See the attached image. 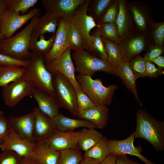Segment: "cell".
<instances>
[{
  "mask_svg": "<svg viewBox=\"0 0 164 164\" xmlns=\"http://www.w3.org/2000/svg\"><path fill=\"white\" fill-rule=\"evenodd\" d=\"M41 13L32 18L28 24L16 35L4 39L0 43V53L20 60H29L32 54L29 49L31 36Z\"/></svg>",
  "mask_w": 164,
  "mask_h": 164,
  "instance_id": "6da1fadb",
  "label": "cell"
},
{
  "mask_svg": "<svg viewBox=\"0 0 164 164\" xmlns=\"http://www.w3.org/2000/svg\"><path fill=\"white\" fill-rule=\"evenodd\" d=\"M135 138H142L149 142L158 151L164 149V121L156 119L142 109L136 113Z\"/></svg>",
  "mask_w": 164,
  "mask_h": 164,
  "instance_id": "7a4b0ae2",
  "label": "cell"
},
{
  "mask_svg": "<svg viewBox=\"0 0 164 164\" xmlns=\"http://www.w3.org/2000/svg\"><path fill=\"white\" fill-rule=\"evenodd\" d=\"M76 78L82 91L96 106H108L111 103L118 86L114 84L104 86L101 79L92 78L91 76L78 74Z\"/></svg>",
  "mask_w": 164,
  "mask_h": 164,
  "instance_id": "3957f363",
  "label": "cell"
},
{
  "mask_svg": "<svg viewBox=\"0 0 164 164\" xmlns=\"http://www.w3.org/2000/svg\"><path fill=\"white\" fill-rule=\"evenodd\" d=\"M72 57L75 71L80 75L91 77L101 71L117 76L116 69L108 61L86 50L74 51Z\"/></svg>",
  "mask_w": 164,
  "mask_h": 164,
  "instance_id": "277c9868",
  "label": "cell"
},
{
  "mask_svg": "<svg viewBox=\"0 0 164 164\" xmlns=\"http://www.w3.org/2000/svg\"><path fill=\"white\" fill-rule=\"evenodd\" d=\"M24 75L35 88L55 97L52 74L47 69L44 58L32 53Z\"/></svg>",
  "mask_w": 164,
  "mask_h": 164,
  "instance_id": "5b68a950",
  "label": "cell"
},
{
  "mask_svg": "<svg viewBox=\"0 0 164 164\" xmlns=\"http://www.w3.org/2000/svg\"><path fill=\"white\" fill-rule=\"evenodd\" d=\"M56 98L60 108L67 110L77 116L79 112L77 94L73 86L64 76L58 72L51 73Z\"/></svg>",
  "mask_w": 164,
  "mask_h": 164,
  "instance_id": "8992f818",
  "label": "cell"
},
{
  "mask_svg": "<svg viewBox=\"0 0 164 164\" xmlns=\"http://www.w3.org/2000/svg\"><path fill=\"white\" fill-rule=\"evenodd\" d=\"M89 1L86 0L80 6L70 20L81 36L84 49L89 52L91 47V31L94 28L100 26V25L97 24L93 18L87 14Z\"/></svg>",
  "mask_w": 164,
  "mask_h": 164,
  "instance_id": "52a82bcc",
  "label": "cell"
},
{
  "mask_svg": "<svg viewBox=\"0 0 164 164\" xmlns=\"http://www.w3.org/2000/svg\"><path fill=\"white\" fill-rule=\"evenodd\" d=\"M40 12V9L34 8L26 14L21 15L6 8L0 14L1 31L5 38L12 37L19 29Z\"/></svg>",
  "mask_w": 164,
  "mask_h": 164,
  "instance_id": "ba28073f",
  "label": "cell"
},
{
  "mask_svg": "<svg viewBox=\"0 0 164 164\" xmlns=\"http://www.w3.org/2000/svg\"><path fill=\"white\" fill-rule=\"evenodd\" d=\"M35 89L30 80L23 75L16 80L2 87V96L5 104L12 107L24 97L32 96Z\"/></svg>",
  "mask_w": 164,
  "mask_h": 164,
  "instance_id": "9c48e42d",
  "label": "cell"
},
{
  "mask_svg": "<svg viewBox=\"0 0 164 164\" xmlns=\"http://www.w3.org/2000/svg\"><path fill=\"white\" fill-rule=\"evenodd\" d=\"M71 50L68 48L60 57L46 65L50 73L58 72L66 77L71 83L77 93L82 89L75 75Z\"/></svg>",
  "mask_w": 164,
  "mask_h": 164,
  "instance_id": "30bf717a",
  "label": "cell"
},
{
  "mask_svg": "<svg viewBox=\"0 0 164 164\" xmlns=\"http://www.w3.org/2000/svg\"><path fill=\"white\" fill-rule=\"evenodd\" d=\"M70 25V20L60 18L53 46L45 57L46 64L59 58L69 48L68 34Z\"/></svg>",
  "mask_w": 164,
  "mask_h": 164,
  "instance_id": "8fae6325",
  "label": "cell"
},
{
  "mask_svg": "<svg viewBox=\"0 0 164 164\" xmlns=\"http://www.w3.org/2000/svg\"><path fill=\"white\" fill-rule=\"evenodd\" d=\"M36 144V142L23 139L10 129L0 143V149L3 151H12L22 157H26L32 156Z\"/></svg>",
  "mask_w": 164,
  "mask_h": 164,
  "instance_id": "7c38bea8",
  "label": "cell"
},
{
  "mask_svg": "<svg viewBox=\"0 0 164 164\" xmlns=\"http://www.w3.org/2000/svg\"><path fill=\"white\" fill-rule=\"evenodd\" d=\"M135 138L134 132L123 140L107 139L106 143L110 154L116 156L127 154L135 156L139 158L145 164H155L141 154L142 150L141 148L135 146L134 141Z\"/></svg>",
  "mask_w": 164,
  "mask_h": 164,
  "instance_id": "4fadbf2b",
  "label": "cell"
},
{
  "mask_svg": "<svg viewBox=\"0 0 164 164\" xmlns=\"http://www.w3.org/2000/svg\"><path fill=\"white\" fill-rule=\"evenodd\" d=\"M86 0H43L46 12L70 20L78 8Z\"/></svg>",
  "mask_w": 164,
  "mask_h": 164,
  "instance_id": "5bb4252c",
  "label": "cell"
},
{
  "mask_svg": "<svg viewBox=\"0 0 164 164\" xmlns=\"http://www.w3.org/2000/svg\"><path fill=\"white\" fill-rule=\"evenodd\" d=\"M79 134L80 131L63 132L56 129L50 137L43 142L46 143L56 151L79 149L78 145Z\"/></svg>",
  "mask_w": 164,
  "mask_h": 164,
  "instance_id": "9a60e30c",
  "label": "cell"
},
{
  "mask_svg": "<svg viewBox=\"0 0 164 164\" xmlns=\"http://www.w3.org/2000/svg\"><path fill=\"white\" fill-rule=\"evenodd\" d=\"M10 129L21 138L33 141L35 113L30 112L19 117L9 116L8 119Z\"/></svg>",
  "mask_w": 164,
  "mask_h": 164,
  "instance_id": "2e32d148",
  "label": "cell"
},
{
  "mask_svg": "<svg viewBox=\"0 0 164 164\" xmlns=\"http://www.w3.org/2000/svg\"><path fill=\"white\" fill-rule=\"evenodd\" d=\"M35 113L33 141L43 142L50 137L56 130L52 118L40 111L38 108L33 109Z\"/></svg>",
  "mask_w": 164,
  "mask_h": 164,
  "instance_id": "e0dca14e",
  "label": "cell"
},
{
  "mask_svg": "<svg viewBox=\"0 0 164 164\" xmlns=\"http://www.w3.org/2000/svg\"><path fill=\"white\" fill-rule=\"evenodd\" d=\"M109 110L105 106H95L89 109L79 111L77 117L93 124L96 128L103 129L108 123Z\"/></svg>",
  "mask_w": 164,
  "mask_h": 164,
  "instance_id": "ac0fdd59",
  "label": "cell"
},
{
  "mask_svg": "<svg viewBox=\"0 0 164 164\" xmlns=\"http://www.w3.org/2000/svg\"><path fill=\"white\" fill-rule=\"evenodd\" d=\"M32 96L36 100L39 109L50 118L59 113L60 107L54 97L36 88Z\"/></svg>",
  "mask_w": 164,
  "mask_h": 164,
  "instance_id": "d6986e66",
  "label": "cell"
},
{
  "mask_svg": "<svg viewBox=\"0 0 164 164\" xmlns=\"http://www.w3.org/2000/svg\"><path fill=\"white\" fill-rule=\"evenodd\" d=\"M61 17L46 12L40 17L38 22L32 32L31 38L37 39L40 35L46 33H56Z\"/></svg>",
  "mask_w": 164,
  "mask_h": 164,
  "instance_id": "ffe728a7",
  "label": "cell"
},
{
  "mask_svg": "<svg viewBox=\"0 0 164 164\" xmlns=\"http://www.w3.org/2000/svg\"><path fill=\"white\" fill-rule=\"evenodd\" d=\"M52 119L56 129L62 132H72L79 128H96L93 124L86 120L71 118L60 113Z\"/></svg>",
  "mask_w": 164,
  "mask_h": 164,
  "instance_id": "44dd1931",
  "label": "cell"
},
{
  "mask_svg": "<svg viewBox=\"0 0 164 164\" xmlns=\"http://www.w3.org/2000/svg\"><path fill=\"white\" fill-rule=\"evenodd\" d=\"M120 44L123 60L129 61L132 58L143 51L145 47V41L143 36H137L124 39Z\"/></svg>",
  "mask_w": 164,
  "mask_h": 164,
  "instance_id": "7402d4cb",
  "label": "cell"
},
{
  "mask_svg": "<svg viewBox=\"0 0 164 164\" xmlns=\"http://www.w3.org/2000/svg\"><path fill=\"white\" fill-rule=\"evenodd\" d=\"M32 155L38 164H57L60 151L51 149L44 142H36Z\"/></svg>",
  "mask_w": 164,
  "mask_h": 164,
  "instance_id": "603a6c76",
  "label": "cell"
},
{
  "mask_svg": "<svg viewBox=\"0 0 164 164\" xmlns=\"http://www.w3.org/2000/svg\"><path fill=\"white\" fill-rule=\"evenodd\" d=\"M117 76L121 79L124 85L134 95L136 99L141 106L136 84V80L130 67L129 61L123 60L116 68Z\"/></svg>",
  "mask_w": 164,
  "mask_h": 164,
  "instance_id": "cb8c5ba5",
  "label": "cell"
},
{
  "mask_svg": "<svg viewBox=\"0 0 164 164\" xmlns=\"http://www.w3.org/2000/svg\"><path fill=\"white\" fill-rule=\"evenodd\" d=\"M118 2V10L116 23L119 37L122 41L126 39L130 32L131 22L125 2L119 0Z\"/></svg>",
  "mask_w": 164,
  "mask_h": 164,
  "instance_id": "d4e9b609",
  "label": "cell"
},
{
  "mask_svg": "<svg viewBox=\"0 0 164 164\" xmlns=\"http://www.w3.org/2000/svg\"><path fill=\"white\" fill-rule=\"evenodd\" d=\"M103 136L94 128H84L80 131L78 145L84 152L99 142Z\"/></svg>",
  "mask_w": 164,
  "mask_h": 164,
  "instance_id": "484cf974",
  "label": "cell"
},
{
  "mask_svg": "<svg viewBox=\"0 0 164 164\" xmlns=\"http://www.w3.org/2000/svg\"><path fill=\"white\" fill-rule=\"evenodd\" d=\"M25 69L16 65L0 66V86H6L24 75Z\"/></svg>",
  "mask_w": 164,
  "mask_h": 164,
  "instance_id": "4316f807",
  "label": "cell"
},
{
  "mask_svg": "<svg viewBox=\"0 0 164 164\" xmlns=\"http://www.w3.org/2000/svg\"><path fill=\"white\" fill-rule=\"evenodd\" d=\"M55 36L56 33L53 34L48 39H46L44 35H40L39 39L31 38L29 50L45 58L53 46Z\"/></svg>",
  "mask_w": 164,
  "mask_h": 164,
  "instance_id": "83f0119b",
  "label": "cell"
},
{
  "mask_svg": "<svg viewBox=\"0 0 164 164\" xmlns=\"http://www.w3.org/2000/svg\"><path fill=\"white\" fill-rule=\"evenodd\" d=\"M106 138L103 136L97 144L85 152L84 157L92 158L100 162L104 160L110 153L106 143Z\"/></svg>",
  "mask_w": 164,
  "mask_h": 164,
  "instance_id": "f1b7e54d",
  "label": "cell"
},
{
  "mask_svg": "<svg viewBox=\"0 0 164 164\" xmlns=\"http://www.w3.org/2000/svg\"><path fill=\"white\" fill-rule=\"evenodd\" d=\"M108 61L115 68L123 61L122 52L120 45L102 37Z\"/></svg>",
  "mask_w": 164,
  "mask_h": 164,
  "instance_id": "f546056e",
  "label": "cell"
},
{
  "mask_svg": "<svg viewBox=\"0 0 164 164\" xmlns=\"http://www.w3.org/2000/svg\"><path fill=\"white\" fill-rule=\"evenodd\" d=\"M91 47L90 53L106 61L108 60L102 37L98 29L90 33Z\"/></svg>",
  "mask_w": 164,
  "mask_h": 164,
  "instance_id": "4dcf8cb0",
  "label": "cell"
},
{
  "mask_svg": "<svg viewBox=\"0 0 164 164\" xmlns=\"http://www.w3.org/2000/svg\"><path fill=\"white\" fill-rule=\"evenodd\" d=\"M112 2L111 0H90L87 14L95 22L98 21Z\"/></svg>",
  "mask_w": 164,
  "mask_h": 164,
  "instance_id": "1f68e13d",
  "label": "cell"
},
{
  "mask_svg": "<svg viewBox=\"0 0 164 164\" xmlns=\"http://www.w3.org/2000/svg\"><path fill=\"white\" fill-rule=\"evenodd\" d=\"M99 29L102 37L120 45L121 41L119 37L116 22L100 24Z\"/></svg>",
  "mask_w": 164,
  "mask_h": 164,
  "instance_id": "d6a6232c",
  "label": "cell"
},
{
  "mask_svg": "<svg viewBox=\"0 0 164 164\" xmlns=\"http://www.w3.org/2000/svg\"><path fill=\"white\" fill-rule=\"evenodd\" d=\"M83 158L79 149L63 150L60 151L57 164H80Z\"/></svg>",
  "mask_w": 164,
  "mask_h": 164,
  "instance_id": "836d02e7",
  "label": "cell"
},
{
  "mask_svg": "<svg viewBox=\"0 0 164 164\" xmlns=\"http://www.w3.org/2000/svg\"><path fill=\"white\" fill-rule=\"evenodd\" d=\"M38 2L37 0H6L7 8L24 15Z\"/></svg>",
  "mask_w": 164,
  "mask_h": 164,
  "instance_id": "e575fe53",
  "label": "cell"
},
{
  "mask_svg": "<svg viewBox=\"0 0 164 164\" xmlns=\"http://www.w3.org/2000/svg\"><path fill=\"white\" fill-rule=\"evenodd\" d=\"M130 9L137 26L141 31H145L147 27L148 23L146 12L141 7L136 5H132Z\"/></svg>",
  "mask_w": 164,
  "mask_h": 164,
  "instance_id": "d590c367",
  "label": "cell"
},
{
  "mask_svg": "<svg viewBox=\"0 0 164 164\" xmlns=\"http://www.w3.org/2000/svg\"><path fill=\"white\" fill-rule=\"evenodd\" d=\"M130 67L135 79L146 77V63L144 58L138 56L129 61Z\"/></svg>",
  "mask_w": 164,
  "mask_h": 164,
  "instance_id": "8d00e7d4",
  "label": "cell"
},
{
  "mask_svg": "<svg viewBox=\"0 0 164 164\" xmlns=\"http://www.w3.org/2000/svg\"><path fill=\"white\" fill-rule=\"evenodd\" d=\"M68 41L69 48L74 51L84 50L81 36L77 29L71 23L69 31Z\"/></svg>",
  "mask_w": 164,
  "mask_h": 164,
  "instance_id": "74e56055",
  "label": "cell"
},
{
  "mask_svg": "<svg viewBox=\"0 0 164 164\" xmlns=\"http://www.w3.org/2000/svg\"><path fill=\"white\" fill-rule=\"evenodd\" d=\"M118 1L112 2L98 21V24L116 22L118 13Z\"/></svg>",
  "mask_w": 164,
  "mask_h": 164,
  "instance_id": "f35d334b",
  "label": "cell"
},
{
  "mask_svg": "<svg viewBox=\"0 0 164 164\" xmlns=\"http://www.w3.org/2000/svg\"><path fill=\"white\" fill-rule=\"evenodd\" d=\"M22 157L11 151H4L0 154V164H20Z\"/></svg>",
  "mask_w": 164,
  "mask_h": 164,
  "instance_id": "ab89813d",
  "label": "cell"
},
{
  "mask_svg": "<svg viewBox=\"0 0 164 164\" xmlns=\"http://www.w3.org/2000/svg\"><path fill=\"white\" fill-rule=\"evenodd\" d=\"M77 100L79 111L96 106L89 97L81 90L76 93Z\"/></svg>",
  "mask_w": 164,
  "mask_h": 164,
  "instance_id": "60d3db41",
  "label": "cell"
},
{
  "mask_svg": "<svg viewBox=\"0 0 164 164\" xmlns=\"http://www.w3.org/2000/svg\"><path fill=\"white\" fill-rule=\"evenodd\" d=\"M152 34L155 45L162 46L164 41V23H154Z\"/></svg>",
  "mask_w": 164,
  "mask_h": 164,
  "instance_id": "b9f144b4",
  "label": "cell"
},
{
  "mask_svg": "<svg viewBox=\"0 0 164 164\" xmlns=\"http://www.w3.org/2000/svg\"><path fill=\"white\" fill-rule=\"evenodd\" d=\"M30 60L28 61L19 60L0 53V66L16 65L24 68L28 67Z\"/></svg>",
  "mask_w": 164,
  "mask_h": 164,
  "instance_id": "7bdbcfd3",
  "label": "cell"
},
{
  "mask_svg": "<svg viewBox=\"0 0 164 164\" xmlns=\"http://www.w3.org/2000/svg\"><path fill=\"white\" fill-rule=\"evenodd\" d=\"M146 63V77L155 78L164 74V71L152 62L145 60Z\"/></svg>",
  "mask_w": 164,
  "mask_h": 164,
  "instance_id": "ee69618b",
  "label": "cell"
},
{
  "mask_svg": "<svg viewBox=\"0 0 164 164\" xmlns=\"http://www.w3.org/2000/svg\"><path fill=\"white\" fill-rule=\"evenodd\" d=\"M162 46L155 45L151 46L145 55V60L152 62V60L163 53Z\"/></svg>",
  "mask_w": 164,
  "mask_h": 164,
  "instance_id": "f6af8a7d",
  "label": "cell"
},
{
  "mask_svg": "<svg viewBox=\"0 0 164 164\" xmlns=\"http://www.w3.org/2000/svg\"><path fill=\"white\" fill-rule=\"evenodd\" d=\"M9 131L8 119L3 115L0 118V143L8 134Z\"/></svg>",
  "mask_w": 164,
  "mask_h": 164,
  "instance_id": "bcb514c9",
  "label": "cell"
},
{
  "mask_svg": "<svg viewBox=\"0 0 164 164\" xmlns=\"http://www.w3.org/2000/svg\"><path fill=\"white\" fill-rule=\"evenodd\" d=\"M116 162L117 164H140L130 159L126 155L117 156Z\"/></svg>",
  "mask_w": 164,
  "mask_h": 164,
  "instance_id": "7dc6e473",
  "label": "cell"
},
{
  "mask_svg": "<svg viewBox=\"0 0 164 164\" xmlns=\"http://www.w3.org/2000/svg\"><path fill=\"white\" fill-rule=\"evenodd\" d=\"M116 157V156L110 154L104 160L98 164H117Z\"/></svg>",
  "mask_w": 164,
  "mask_h": 164,
  "instance_id": "c3c4849f",
  "label": "cell"
},
{
  "mask_svg": "<svg viewBox=\"0 0 164 164\" xmlns=\"http://www.w3.org/2000/svg\"><path fill=\"white\" fill-rule=\"evenodd\" d=\"M152 62L159 68L163 69L164 67V57L162 55L160 56L153 60Z\"/></svg>",
  "mask_w": 164,
  "mask_h": 164,
  "instance_id": "681fc988",
  "label": "cell"
},
{
  "mask_svg": "<svg viewBox=\"0 0 164 164\" xmlns=\"http://www.w3.org/2000/svg\"><path fill=\"white\" fill-rule=\"evenodd\" d=\"M20 164H38L32 156L22 157Z\"/></svg>",
  "mask_w": 164,
  "mask_h": 164,
  "instance_id": "f907efd6",
  "label": "cell"
},
{
  "mask_svg": "<svg viewBox=\"0 0 164 164\" xmlns=\"http://www.w3.org/2000/svg\"><path fill=\"white\" fill-rule=\"evenodd\" d=\"M100 162L95 159L87 158L84 157L80 164H98Z\"/></svg>",
  "mask_w": 164,
  "mask_h": 164,
  "instance_id": "816d5d0a",
  "label": "cell"
},
{
  "mask_svg": "<svg viewBox=\"0 0 164 164\" xmlns=\"http://www.w3.org/2000/svg\"><path fill=\"white\" fill-rule=\"evenodd\" d=\"M6 8V0H0V14Z\"/></svg>",
  "mask_w": 164,
  "mask_h": 164,
  "instance_id": "f5cc1de1",
  "label": "cell"
},
{
  "mask_svg": "<svg viewBox=\"0 0 164 164\" xmlns=\"http://www.w3.org/2000/svg\"><path fill=\"white\" fill-rule=\"evenodd\" d=\"M5 39V37L2 34L1 31V23L0 22V43L4 39Z\"/></svg>",
  "mask_w": 164,
  "mask_h": 164,
  "instance_id": "db71d44e",
  "label": "cell"
},
{
  "mask_svg": "<svg viewBox=\"0 0 164 164\" xmlns=\"http://www.w3.org/2000/svg\"><path fill=\"white\" fill-rule=\"evenodd\" d=\"M4 114V111L1 110L0 109V118L1 117H2L3 116Z\"/></svg>",
  "mask_w": 164,
  "mask_h": 164,
  "instance_id": "11a10c76",
  "label": "cell"
}]
</instances>
